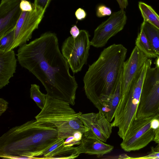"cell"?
Wrapping results in <instances>:
<instances>
[{"mask_svg": "<svg viewBox=\"0 0 159 159\" xmlns=\"http://www.w3.org/2000/svg\"><path fill=\"white\" fill-rule=\"evenodd\" d=\"M33 6L31 11H22L14 29V41L10 50L26 43L31 39L33 32L38 28L43 18L45 11L33 4Z\"/></svg>", "mask_w": 159, "mask_h": 159, "instance_id": "9c48e42d", "label": "cell"}, {"mask_svg": "<svg viewBox=\"0 0 159 159\" xmlns=\"http://www.w3.org/2000/svg\"><path fill=\"white\" fill-rule=\"evenodd\" d=\"M159 114V68H148L144 82L136 118Z\"/></svg>", "mask_w": 159, "mask_h": 159, "instance_id": "8992f818", "label": "cell"}, {"mask_svg": "<svg viewBox=\"0 0 159 159\" xmlns=\"http://www.w3.org/2000/svg\"><path fill=\"white\" fill-rule=\"evenodd\" d=\"M148 58L136 46L123 67L120 85L121 98L129 90L134 80Z\"/></svg>", "mask_w": 159, "mask_h": 159, "instance_id": "7c38bea8", "label": "cell"}, {"mask_svg": "<svg viewBox=\"0 0 159 159\" xmlns=\"http://www.w3.org/2000/svg\"><path fill=\"white\" fill-rule=\"evenodd\" d=\"M135 159H159V144L155 147H152L150 152L146 155L142 157L134 158Z\"/></svg>", "mask_w": 159, "mask_h": 159, "instance_id": "cb8c5ba5", "label": "cell"}, {"mask_svg": "<svg viewBox=\"0 0 159 159\" xmlns=\"http://www.w3.org/2000/svg\"><path fill=\"white\" fill-rule=\"evenodd\" d=\"M77 148L79 155L86 153L96 155L98 157L111 152L114 148L113 146L106 144L99 139L87 138L83 135L80 144Z\"/></svg>", "mask_w": 159, "mask_h": 159, "instance_id": "9a60e30c", "label": "cell"}, {"mask_svg": "<svg viewBox=\"0 0 159 159\" xmlns=\"http://www.w3.org/2000/svg\"><path fill=\"white\" fill-rule=\"evenodd\" d=\"M70 104L47 95L45 106L35 118L54 124L57 128L58 139H66L77 131L84 134L88 129L79 117L82 113H76Z\"/></svg>", "mask_w": 159, "mask_h": 159, "instance_id": "277c9868", "label": "cell"}, {"mask_svg": "<svg viewBox=\"0 0 159 159\" xmlns=\"http://www.w3.org/2000/svg\"><path fill=\"white\" fill-rule=\"evenodd\" d=\"M120 9L124 10L126 8L128 5V0H116Z\"/></svg>", "mask_w": 159, "mask_h": 159, "instance_id": "4dcf8cb0", "label": "cell"}, {"mask_svg": "<svg viewBox=\"0 0 159 159\" xmlns=\"http://www.w3.org/2000/svg\"><path fill=\"white\" fill-rule=\"evenodd\" d=\"M139 7L143 20L159 29V16L150 6L140 2Z\"/></svg>", "mask_w": 159, "mask_h": 159, "instance_id": "ffe728a7", "label": "cell"}, {"mask_svg": "<svg viewBox=\"0 0 159 159\" xmlns=\"http://www.w3.org/2000/svg\"><path fill=\"white\" fill-rule=\"evenodd\" d=\"M159 116V114L136 118L120 144L121 148L127 152L138 150L153 141L155 130L152 126V122Z\"/></svg>", "mask_w": 159, "mask_h": 159, "instance_id": "ba28073f", "label": "cell"}, {"mask_svg": "<svg viewBox=\"0 0 159 159\" xmlns=\"http://www.w3.org/2000/svg\"><path fill=\"white\" fill-rule=\"evenodd\" d=\"M80 30L76 25H73L71 28L70 33L74 38H76L80 34Z\"/></svg>", "mask_w": 159, "mask_h": 159, "instance_id": "f546056e", "label": "cell"}, {"mask_svg": "<svg viewBox=\"0 0 159 159\" xmlns=\"http://www.w3.org/2000/svg\"><path fill=\"white\" fill-rule=\"evenodd\" d=\"M57 128L53 124L28 121L10 129L0 137V157L32 159L43 156L58 140Z\"/></svg>", "mask_w": 159, "mask_h": 159, "instance_id": "7a4b0ae2", "label": "cell"}, {"mask_svg": "<svg viewBox=\"0 0 159 159\" xmlns=\"http://www.w3.org/2000/svg\"><path fill=\"white\" fill-rule=\"evenodd\" d=\"M20 66L41 83L50 97L74 106L78 87L69 66L59 46L57 34H42L28 43L19 47L16 54Z\"/></svg>", "mask_w": 159, "mask_h": 159, "instance_id": "6da1fadb", "label": "cell"}, {"mask_svg": "<svg viewBox=\"0 0 159 159\" xmlns=\"http://www.w3.org/2000/svg\"><path fill=\"white\" fill-rule=\"evenodd\" d=\"M8 103L2 98H0V116L7 109Z\"/></svg>", "mask_w": 159, "mask_h": 159, "instance_id": "f1b7e54d", "label": "cell"}, {"mask_svg": "<svg viewBox=\"0 0 159 159\" xmlns=\"http://www.w3.org/2000/svg\"><path fill=\"white\" fill-rule=\"evenodd\" d=\"M159 120V117H158ZM157 144H159V126L155 130V136L153 141Z\"/></svg>", "mask_w": 159, "mask_h": 159, "instance_id": "1f68e13d", "label": "cell"}, {"mask_svg": "<svg viewBox=\"0 0 159 159\" xmlns=\"http://www.w3.org/2000/svg\"><path fill=\"white\" fill-rule=\"evenodd\" d=\"M75 15L77 20H82L85 18L87 13L84 9L79 8L76 11Z\"/></svg>", "mask_w": 159, "mask_h": 159, "instance_id": "83f0119b", "label": "cell"}, {"mask_svg": "<svg viewBox=\"0 0 159 159\" xmlns=\"http://www.w3.org/2000/svg\"><path fill=\"white\" fill-rule=\"evenodd\" d=\"M14 36V29L10 30L0 39V50L7 52L10 50Z\"/></svg>", "mask_w": 159, "mask_h": 159, "instance_id": "7402d4cb", "label": "cell"}, {"mask_svg": "<svg viewBox=\"0 0 159 159\" xmlns=\"http://www.w3.org/2000/svg\"><path fill=\"white\" fill-rule=\"evenodd\" d=\"M65 139H58L57 141L44 152V159H73L80 155L77 148L74 147H65L64 146Z\"/></svg>", "mask_w": 159, "mask_h": 159, "instance_id": "2e32d148", "label": "cell"}, {"mask_svg": "<svg viewBox=\"0 0 159 159\" xmlns=\"http://www.w3.org/2000/svg\"><path fill=\"white\" fill-rule=\"evenodd\" d=\"M20 7L22 11H30L33 9V3L27 0H22Z\"/></svg>", "mask_w": 159, "mask_h": 159, "instance_id": "d4e9b609", "label": "cell"}, {"mask_svg": "<svg viewBox=\"0 0 159 159\" xmlns=\"http://www.w3.org/2000/svg\"><path fill=\"white\" fill-rule=\"evenodd\" d=\"M152 64L148 58L133 82L128 92L122 97L115 111L113 127L118 128V134L123 139L136 119L143 87L148 67Z\"/></svg>", "mask_w": 159, "mask_h": 159, "instance_id": "5b68a950", "label": "cell"}, {"mask_svg": "<svg viewBox=\"0 0 159 159\" xmlns=\"http://www.w3.org/2000/svg\"><path fill=\"white\" fill-rule=\"evenodd\" d=\"M156 66L157 68H159V56H158L157 59L156 61Z\"/></svg>", "mask_w": 159, "mask_h": 159, "instance_id": "d6a6232c", "label": "cell"}, {"mask_svg": "<svg viewBox=\"0 0 159 159\" xmlns=\"http://www.w3.org/2000/svg\"><path fill=\"white\" fill-rule=\"evenodd\" d=\"M22 0H12L0 5V39L14 29L22 11L20 4Z\"/></svg>", "mask_w": 159, "mask_h": 159, "instance_id": "4fadbf2b", "label": "cell"}, {"mask_svg": "<svg viewBox=\"0 0 159 159\" xmlns=\"http://www.w3.org/2000/svg\"><path fill=\"white\" fill-rule=\"evenodd\" d=\"M52 0H34L33 5L45 11Z\"/></svg>", "mask_w": 159, "mask_h": 159, "instance_id": "4316f807", "label": "cell"}, {"mask_svg": "<svg viewBox=\"0 0 159 159\" xmlns=\"http://www.w3.org/2000/svg\"><path fill=\"white\" fill-rule=\"evenodd\" d=\"M17 59L13 49L7 52L0 50V89L9 83L16 73Z\"/></svg>", "mask_w": 159, "mask_h": 159, "instance_id": "5bb4252c", "label": "cell"}, {"mask_svg": "<svg viewBox=\"0 0 159 159\" xmlns=\"http://www.w3.org/2000/svg\"><path fill=\"white\" fill-rule=\"evenodd\" d=\"M81 141L76 140L73 136H71L66 139L64 142V146L65 147H72L74 145H79Z\"/></svg>", "mask_w": 159, "mask_h": 159, "instance_id": "484cf974", "label": "cell"}, {"mask_svg": "<svg viewBox=\"0 0 159 159\" xmlns=\"http://www.w3.org/2000/svg\"><path fill=\"white\" fill-rule=\"evenodd\" d=\"M141 27L143 29L153 50L159 56V29L144 20Z\"/></svg>", "mask_w": 159, "mask_h": 159, "instance_id": "ac0fdd59", "label": "cell"}, {"mask_svg": "<svg viewBox=\"0 0 159 159\" xmlns=\"http://www.w3.org/2000/svg\"><path fill=\"white\" fill-rule=\"evenodd\" d=\"M79 117L88 129L83 135L89 138L96 139L106 142L110 137L113 127L105 114L98 113L81 114Z\"/></svg>", "mask_w": 159, "mask_h": 159, "instance_id": "8fae6325", "label": "cell"}, {"mask_svg": "<svg viewBox=\"0 0 159 159\" xmlns=\"http://www.w3.org/2000/svg\"><path fill=\"white\" fill-rule=\"evenodd\" d=\"M121 77L113 92L108 95H101L99 97L103 106L108 111L107 119L110 122L114 119L115 111L121 98Z\"/></svg>", "mask_w": 159, "mask_h": 159, "instance_id": "e0dca14e", "label": "cell"}, {"mask_svg": "<svg viewBox=\"0 0 159 159\" xmlns=\"http://www.w3.org/2000/svg\"><path fill=\"white\" fill-rule=\"evenodd\" d=\"M127 52V49L121 44H114L104 49L98 59L89 65L84 77L87 98L105 116L108 110L99 97L115 90L121 76Z\"/></svg>", "mask_w": 159, "mask_h": 159, "instance_id": "3957f363", "label": "cell"}, {"mask_svg": "<svg viewBox=\"0 0 159 159\" xmlns=\"http://www.w3.org/2000/svg\"><path fill=\"white\" fill-rule=\"evenodd\" d=\"M112 13L111 9L104 5H100L97 7L96 15L98 17L110 16Z\"/></svg>", "mask_w": 159, "mask_h": 159, "instance_id": "603a6c76", "label": "cell"}, {"mask_svg": "<svg viewBox=\"0 0 159 159\" xmlns=\"http://www.w3.org/2000/svg\"><path fill=\"white\" fill-rule=\"evenodd\" d=\"M30 98L36 103L41 110L44 107L46 103L47 94L42 93L40 87L35 84H31L30 89Z\"/></svg>", "mask_w": 159, "mask_h": 159, "instance_id": "44dd1931", "label": "cell"}, {"mask_svg": "<svg viewBox=\"0 0 159 159\" xmlns=\"http://www.w3.org/2000/svg\"><path fill=\"white\" fill-rule=\"evenodd\" d=\"M135 45L148 58H155L158 56L152 48L141 27L135 40Z\"/></svg>", "mask_w": 159, "mask_h": 159, "instance_id": "d6986e66", "label": "cell"}, {"mask_svg": "<svg viewBox=\"0 0 159 159\" xmlns=\"http://www.w3.org/2000/svg\"><path fill=\"white\" fill-rule=\"evenodd\" d=\"M90 36L87 31L81 30L76 38L69 36L63 43L62 53L74 74L81 71L87 63L91 46Z\"/></svg>", "mask_w": 159, "mask_h": 159, "instance_id": "52a82bcc", "label": "cell"}, {"mask_svg": "<svg viewBox=\"0 0 159 159\" xmlns=\"http://www.w3.org/2000/svg\"><path fill=\"white\" fill-rule=\"evenodd\" d=\"M127 16L124 10L112 13L106 21L102 22L94 30L91 45L96 48L105 46L109 39L122 30L126 24Z\"/></svg>", "mask_w": 159, "mask_h": 159, "instance_id": "30bf717a", "label": "cell"}, {"mask_svg": "<svg viewBox=\"0 0 159 159\" xmlns=\"http://www.w3.org/2000/svg\"><path fill=\"white\" fill-rule=\"evenodd\" d=\"M12 0H1L0 4H3L8 2H9Z\"/></svg>", "mask_w": 159, "mask_h": 159, "instance_id": "836d02e7", "label": "cell"}]
</instances>
